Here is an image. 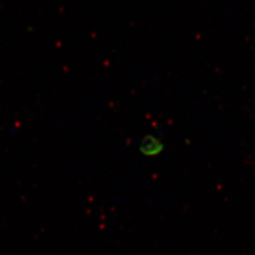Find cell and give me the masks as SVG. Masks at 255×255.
<instances>
[{
  "instance_id": "cell-1",
  "label": "cell",
  "mask_w": 255,
  "mask_h": 255,
  "mask_svg": "<svg viewBox=\"0 0 255 255\" xmlns=\"http://www.w3.org/2000/svg\"><path fill=\"white\" fill-rule=\"evenodd\" d=\"M162 150V146L161 143L158 141H156L155 139H145L140 145V151L143 155L147 156H152V155H156Z\"/></svg>"
}]
</instances>
